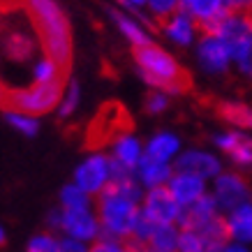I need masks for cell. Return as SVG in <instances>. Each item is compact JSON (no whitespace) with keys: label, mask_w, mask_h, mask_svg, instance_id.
Returning <instances> with one entry per match:
<instances>
[{"label":"cell","mask_w":252,"mask_h":252,"mask_svg":"<svg viewBox=\"0 0 252 252\" xmlns=\"http://www.w3.org/2000/svg\"><path fill=\"white\" fill-rule=\"evenodd\" d=\"M26 252H58V238L54 234H37L26 245Z\"/></svg>","instance_id":"obj_34"},{"label":"cell","mask_w":252,"mask_h":252,"mask_svg":"<svg viewBox=\"0 0 252 252\" xmlns=\"http://www.w3.org/2000/svg\"><path fill=\"white\" fill-rule=\"evenodd\" d=\"M58 252H91V248L84 241L65 236V238H58Z\"/></svg>","instance_id":"obj_37"},{"label":"cell","mask_w":252,"mask_h":252,"mask_svg":"<svg viewBox=\"0 0 252 252\" xmlns=\"http://www.w3.org/2000/svg\"><path fill=\"white\" fill-rule=\"evenodd\" d=\"M132 252H158V250H153L151 245H134L132 243Z\"/></svg>","instance_id":"obj_41"},{"label":"cell","mask_w":252,"mask_h":252,"mask_svg":"<svg viewBox=\"0 0 252 252\" xmlns=\"http://www.w3.org/2000/svg\"><path fill=\"white\" fill-rule=\"evenodd\" d=\"M218 114L222 121L234 125L236 130H252V107L243 102H220Z\"/></svg>","instance_id":"obj_25"},{"label":"cell","mask_w":252,"mask_h":252,"mask_svg":"<svg viewBox=\"0 0 252 252\" xmlns=\"http://www.w3.org/2000/svg\"><path fill=\"white\" fill-rule=\"evenodd\" d=\"M5 121L7 125H12L16 132H21L23 137H35L39 132V118L31 114H23L16 109H5Z\"/></svg>","instance_id":"obj_28"},{"label":"cell","mask_w":252,"mask_h":252,"mask_svg":"<svg viewBox=\"0 0 252 252\" xmlns=\"http://www.w3.org/2000/svg\"><path fill=\"white\" fill-rule=\"evenodd\" d=\"M7 93H9V88L2 84V79H0V104H5V99H7Z\"/></svg>","instance_id":"obj_40"},{"label":"cell","mask_w":252,"mask_h":252,"mask_svg":"<svg viewBox=\"0 0 252 252\" xmlns=\"http://www.w3.org/2000/svg\"><path fill=\"white\" fill-rule=\"evenodd\" d=\"M42 49V39H39L35 26L32 31L19 28V26H9L0 32V58L7 63H16V65H26V63L37 61V51Z\"/></svg>","instance_id":"obj_5"},{"label":"cell","mask_w":252,"mask_h":252,"mask_svg":"<svg viewBox=\"0 0 252 252\" xmlns=\"http://www.w3.org/2000/svg\"><path fill=\"white\" fill-rule=\"evenodd\" d=\"M169 107V93H164V91H151L148 93V97H146V102H144V109L148 111L151 116H158V114H162L164 109Z\"/></svg>","instance_id":"obj_35"},{"label":"cell","mask_w":252,"mask_h":252,"mask_svg":"<svg viewBox=\"0 0 252 252\" xmlns=\"http://www.w3.org/2000/svg\"><path fill=\"white\" fill-rule=\"evenodd\" d=\"M181 9L201 26V32H213L218 23L231 12L227 0H183Z\"/></svg>","instance_id":"obj_12"},{"label":"cell","mask_w":252,"mask_h":252,"mask_svg":"<svg viewBox=\"0 0 252 252\" xmlns=\"http://www.w3.org/2000/svg\"><path fill=\"white\" fill-rule=\"evenodd\" d=\"M174 169L176 171H185V174H194L199 178L208 181V178H218L222 174V162L208 151L192 148V151H185V153L176 158Z\"/></svg>","instance_id":"obj_13"},{"label":"cell","mask_w":252,"mask_h":252,"mask_svg":"<svg viewBox=\"0 0 252 252\" xmlns=\"http://www.w3.org/2000/svg\"><path fill=\"white\" fill-rule=\"evenodd\" d=\"M144 155L160 162H171L181 155V139L176 137L174 132H158L148 139Z\"/></svg>","instance_id":"obj_22"},{"label":"cell","mask_w":252,"mask_h":252,"mask_svg":"<svg viewBox=\"0 0 252 252\" xmlns=\"http://www.w3.org/2000/svg\"><path fill=\"white\" fill-rule=\"evenodd\" d=\"M160 31L176 46H192V44H197V39L201 37V26L188 12H183V9L171 14L169 19H164Z\"/></svg>","instance_id":"obj_14"},{"label":"cell","mask_w":252,"mask_h":252,"mask_svg":"<svg viewBox=\"0 0 252 252\" xmlns=\"http://www.w3.org/2000/svg\"><path fill=\"white\" fill-rule=\"evenodd\" d=\"M176 174V169L171 167V162H160L153 158H141L137 167V181L144 185L146 190L151 188H160V185H169L171 176Z\"/></svg>","instance_id":"obj_20"},{"label":"cell","mask_w":252,"mask_h":252,"mask_svg":"<svg viewBox=\"0 0 252 252\" xmlns=\"http://www.w3.org/2000/svg\"><path fill=\"white\" fill-rule=\"evenodd\" d=\"M63 93H65V79L63 81H54V84H28V86L9 91L7 99H5V107L39 118V116L58 109Z\"/></svg>","instance_id":"obj_4"},{"label":"cell","mask_w":252,"mask_h":252,"mask_svg":"<svg viewBox=\"0 0 252 252\" xmlns=\"http://www.w3.org/2000/svg\"><path fill=\"white\" fill-rule=\"evenodd\" d=\"M167 188L181 206H190L206 194V181L194 174H185V171H176Z\"/></svg>","instance_id":"obj_18"},{"label":"cell","mask_w":252,"mask_h":252,"mask_svg":"<svg viewBox=\"0 0 252 252\" xmlns=\"http://www.w3.org/2000/svg\"><path fill=\"white\" fill-rule=\"evenodd\" d=\"M61 234L84 241V243H95L102 234V224H99V218L93 208H79V211H65L63 208Z\"/></svg>","instance_id":"obj_10"},{"label":"cell","mask_w":252,"mask_h":252,"mask_svg":"<svg viewBox=\"0 0 252 252\" xmlns=\"http://www.w3.org/2000/svg\"><path fill=\"white\" fill-rule=\"evenodd\" d=\"M213 32H218L234 49L241 39H245L252 32V14H248V12H234L231 9L229 14L218 23V28Z\"/></svg>","instance_id":"obj_19"},{"label":"cell","mask_w":252,"mask_h":252,"mask_svg":"<svg viewBox=\"0 0 252 252\" xmlns=\"http://www.w3.org/2000/svg\"><path fill=\"white\" fill-rule=\"evenodd\" d=\"M93 199L91 194L84 190V188H79L77 183H69L65 185L61 190V208L65 211H79V208H93Z\"/></svg>","instance_id":"obj_27"},{"label":"cell","mask_w":252,"mask_h":252,"mask_svg":"<svg viewBox=\"0 0 252 252\" xmlns=\"http://www.w3.org/2000/svg\"><path fill=\"white\" fill-rule=\"evenodd\" d=\"M231 54H234V65H236L238 72L243 77L252 79V32L231 49Z\"/></svg>","instance_id":"obj_30"},{"label":"cell","mask_w":252,"mask_h":252,"mask_svg":"<svg viewBox=\"0 0 252 252\" xmlns=\"http://www.w3.org/2000/svg\"><path fill=\"white\" fill-rule=\"evenodd\" d=\"M227 2H229V9H234V12L252 14V0H227Z\"/></svg>","instance_id":"obj_38"},{"label":"cell","mask_w":252,"mask_h":252,"mask_svg":"<svg viewBox=\"0 0 252 252\" xmlns=\"http://www.w3.org/2000/svg\"><path fill=\"white\" fill-rule=\"evenodd\" d=\"M114 181L111 174V158L102 153L88 155L77 169H74V183L84 188L91 197H99Z\"/></svg>","instance_id":"obj_7"},{"label":"cell","mask_w":252,"mask_h":252,"mask_svg":"<svg viewBox=\"0 0 252 252\" xmlns=\"http://www.w3.org/2000/svg\"><path fill=\"white\" fill-rule=\"evenodd\" d=\"M123 132H127V114L118 104H109V107H104L99 111L88 141H91V146L97 148V146H104L107 141L114 144Z\"/></svg>","instance_id":"obj_11"},{"label":"cell","mask_w":252,"mask_h":252,"mask_svg":"<svg viewBox=\"0 0 252 252\" xmlns=\"http://www.w3.org/2000/svg\"><path fill=\"white\" fill-rule=\"evenodd\" d=\"M26 12L42 39V54L51 56L65 69L72 65V26L58 0H23Z\"/></svg>","instance_id":"obj_2"},{"label":"cell","mask_w":252,"mask_h":252,"mask_svg":"<svg viewBox=\"0 0 252 252\" xmlns=\"http://www.w3.org/2000/svg\"><path fill=\"white\" fill-rule=\"evenodd\" d=\"M91 252H132V243L130 241H123V238H97L91 245Z\"/></svg>","instance_id":"obj_33"},{"label":"cell","mask_w":252,"mask_h":252,"mask_svg":"<svg viewBox=\"0 0 252 252\" xmlns=\"http://www.w3.org/2000/svg\"><path fill=\"white\" fill-rule=\"evenodd\" d=\"M178 252H211L206 238L194 229H181V241H178Z\"/></svg>","instance_id":"obj_32"},{"label":"cell","mask_w":252,"mask_h":252,"mask_svg":"<svg viewBox=\"0 0 252 252\" xmlns=\"http://www.w3.org/2000/svg\"><path fill=\"white\" fill-rule=\"evenodd\" d=\"M220 215V206H218V201H215L213 194H204V197L190 204V206H183L181 211V218H178V224H181V229H201V227H206L211 220H215Z\"/></svg>","instance_id":"obj_17"},{"label":"cell","mask_w":252,"mask_h":252,"mask_svg":"<svg viewBox=\"0 0 252 252\" xmlns=\"http://www.w3.org/2000/svg\"><path fill=\"white\" fill-rule=\"evenodd\" d=\"M227 227L229 238L236 243H252V201L234 208L227 213Z\"/></svg>","instance_id":"obj_23"},{"label":"cell","mask_w":252,"mask_h":252,"mask_svg":"<svg viewBox=\"0 0 252 252\" xmlns=\"http://www.w3.org/2000/svg\"><path fill=\"white\" fill-rule=\"evenodd\" d=\"M213 141L222 153L229 155V160L236 167L252 171V139L245 132H241V130L220 132V134L213 137Z\"/></svg>","instance_id":"obj_15"},{"label":"cell","mask_w":252,"mask_h":252,"mask_svg":"<svg viewBox=\"0 0 252 252\" xmlns=\"http://www.w3.org/2000/svg\"><path fill=\"white\" fill-rule=\"evenodd\" d=\"M199 67L206 74H224L234 65L231 46L218 35V32H201V37L194 44Z\"/></svg>","instance_id":"obj_6"},{"label":"cell","mask_w":252,"mask_h":252,"mask_svg":"<svg viewBox=\"0 0 252 252\" xmlns=\"http://www.w3.org/2000/svg\"><path fill=\"white\" fill-rule=\"evenodd\" d=\"M134 63H137L139 77L155 91H164L169 95H178L190 88V77L183 65L169 54L167 49L158 46L155 42L134 49Z\"/></svg>","instance_id":"obj_3"},{"label":"cell","mask_w":252,"mask_h":252,"mask_svg":"<svg viewBox=\"0 0 252 252\" xmlns=\"http://www.w3.org/2000/svg\"><path fill=\"white\" fill-rule=\"evenodd\" d=\"M181 211H183V206L174 199L167 185L151 188L144 194V201H141V213L158 224H178Z\"/></svg>","instance_id":"obj_8"},{"label":"cell","mask_w":252,"mask_h":252,"mask_svg":"<svg viewBox=\"0 0 252 252\" xmlns=\"http://www.w3.org/2000/svg\"><path fill=\"white\" fill-rule=\"evenodd\" d=\"M5 241H7V231H5V227L0 224V245L5 243Z\"/></svg>","instance_id":"obj_42"},{"label":"cell","mask_w":252,"mask_h":252,"mask_svg":"<svg viewBox=\"0 0 252 252\" xmlns=\"http://www.w3.org/2000/svg\"><path fill=\"white\" fill-rule=\"evenodd\" d=\"M65 79V67L51 56L42 54L31 67V84H54Z\"/></svg>","instance_id":"obj_24"},{"label":"cell","mask_w":252,"mask_h":252,"mask_svg":"<svg viewBox=\"0 0 252 252\" xmlns=\"http://www.w3.org/2000/svg\"><path fill=\"white\" fill-rule=\"evenodd\" d=\"M178 241H181V229L176 224H155L146 245H151L158 252H178Z\"/></svg>","instance_id":"obj_26"},{"label":"cell","mask_w":252,"mask_h":252,"mask_svg":"<svg viewBox=\"0 0 252 252\" xmlns=\"http://www.w3.org/2000/svg\"><path fill=\"white\" fill-rule=\"evenodd\" d=\"M144 151L146 148L141 146V141H139L134 134L123 132L121 137L111 144V160H116L118 164H123V167L134 169V171H137L139 162H141V158H144Z\"/></svg>","instance_id":"obj_21"},{"label":"cell","mask_w":252,"mask_h":252,"mask_svg":"<svg viewBox=\"0 0 252 252\" xmlns=\"http://www.w3.org/2000/svg\"><path fill=\"white\" fill-rule=\"evenodd\" d=\"M141 188L137 178L111 181L109 188L97 197V218L102 234L111 238L130 241L141 218Z\"/></svg>","instance_id":"obj_1"},{"label":"cell","mask_w":252,"mask_h":252,"mask_svg":"<svg viewBox=\"0 0 252 252\" xmlns=\"http://www.w3.org/2000/svg\"><path fill=\"white\" fill-rule=\"evenodd\" d=\"M107 14L114 21L116 28H118V32L132 44V49L146 46L153 42V35L148 31V26L141 23V19L134 16L132 12H127V9H123V7H107Z\"/></svg>","instance_id":"obj_16"},{"label":"cell","mask_w":252,"mask_h":252,"mask_svg":"<svg viewBox=\"0 0 252 252\" xmlns=\"http://www.w3.org/2000/svg\"><path fill=\"white\" fill-rule=\"evenodd\" d=\"M213 197H215V201H218L220 211L231 213L234 208L243 206V204L250 201L252 190H250V185H248V181H245L243 176L227 171V174H220L218 178H215Z\"/></svg>","instance_id":"obj_9"},{"label":"cell","mask_w":252,"mask_h":252,"mask_svg":"<svg viewBox=\"0 0 252 252\" xmlns=\"http://www.w3.org/2000/svg\"><path fill=\"white\" fill-rule=\"evenodd\" d=\"M79 102H81V86L77 79H69V81H65V93H63V99L56 111L61 118H69L79 109Z\"/></svg>","instance_id":"obj_29"},{"label":"cell","mask_w":252,"mask_h":252,"mask_svg":"<svg viewBox=\"0 0 252 252\" xmlns=\"http://www.w3.org/2000/svg\"><path fill=\"white\" fill-rule=\"evenodd\" d=\"M116 2H118L123 9H127V12H132L134 16H139L146 26H151V23H153V19H151V16H148V12H146L148 0H116Z\"/></svg>","instance_id":"obj_36"},{"label":"cell","mask_w":252,"mask_h":252,"mask_svg":"<svg viewBox=\"0 0 252 252\" xmlns=\"http://www.w3.org/2000/svg\"><path fill=\"white\" fill-rule=\"evenodd\" d=\"M220 252H248V248H245V243H236V241H234V243L224 245Z\"/></svg>","instance_id":"obj_39"},{"label":"cell","mask_w":252,"mask_h":252,"mask_svg":"<svg viewBox=\"0 0 252 252\" xmlns=\"http://www.w3.org/2000/svg\"><path fill=\"white\" fill-rule=\"evenodd\" d=\"M181 2L183 0H148V5H146V12L148 16L153 19V21H164L169 19L171 14L176 12H181Z\"/></svg>","instance_id":"obj_31"}]
</instances>
